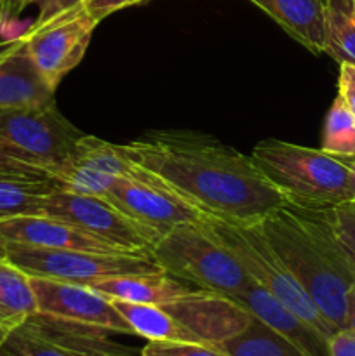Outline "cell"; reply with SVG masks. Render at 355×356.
<instances>
[{
    "label": "cell",
    "instance_id": "6da1fadb",
    "mask_svg": "<svg viewBox=\"0 0 355 356\" xmlns=\"http://www.w3.org/2000/svg\"><path fill=\"white\" fill-rule=\"evenodd\" d=\"M125 155L209 218L230 225H260L289 205L251 155L207 134L150 131L122 145Z\"/></svg>",
    "mask_w": 355,
    "mask_h": 356
},
{
    "label": "cell",
    "instance_id": "7a4b0ae2",
    "mask_svg": "<svg viewBox=\"0 0 355 356\" xmlns=\"http://www.w3.org/2000/svg\"><path fill=\"white\" fill-rule=\"evenodd\" d=\"M260 228L320 313L336 329H345L355 266L334 236L324 209L284 205L267 216Z\"/></svg>",
    "mask_w": 355,
    "mask_h": 356
},
{
    "label": "cell",
    "instance_id": "3957f363",
    "mask_svg": "<svg viewBox=\"0 0 355 356\" xmlns=\"http://www.w3.org/2000/svg\"><path fill=\"white\" fill-rule=\"evenodd\" d=\"M251 156L289 205L320 211L354 200L350 169L340 156L278 139L260 141Z\"/></svg>",
    "mask_w": 355,
    "mask_h": 356
},
{
    "label": "cell",
    "instance_id": "277c9868",
    "mask_svg": "<svg viewBox=\"0 0 355 356\" xmlns=\"http://www.w3.org/2000/svg\"><path fill=\"white\" fill-rule=\"evenodd\" d=\"M150 257L164 273L223 298L254 284L239 259L200 222H184L164 233L150 250Z\"/></svg>",
    "mask_w": 355,
    "mask_h": 356
},
{
    "label": "cell",
    "instance_id": "5b68a950",
    "mask_svg": "<svg viewBox=\"0 0 355 356\" xmlns=\"http://www.w3.org/2000/svg\"><path fill=\"white\" fill-rule=\"evenodd\" d=\"M200 225L239 259L254 284L270 292L327 339L336 332V327L320 313L284 259L268 242L260 225H230L214 218L204 219Z\"/></svg>",
    "mask_w": 355,
    "mask_h": 356
},
{
    "label": "cell",
    "instance_id": "8992f818",
    "mask_svg": "<svg viewBox=\"0 0 355 356\" xmlns=\"http://www.w3.org/2000/svg\"><path fill=\"white\" fill-rule=\"evenodd\" d=\"M82 134L63 117L56 101L42 106L0 108V162L52 176Z\"/></svg>",
    "mask_w": 355,
    "mask_h": 356
},
{
    "label": "cell",
    "instance_id": "52a82bcc",
    "mask_svg": "<svg viewBox=\"0 0 355 356\" xmlns=\"http://www.w3.org/2000/svg\"><path fill=\"white\" fill-rule=\"evenodd\" d=\"M0 256L19 266L30 277L82 285H93L96 282L124 275L164 273L162 268L152 257L132 254L38 249L0 242Z\"/></svg>",
    "mask_w": 355,
    "mask_h": 356
},
{
    "label": "cell",
    "instance_id": "ba28073f",
    "mask_svg": "<svg viewBox=\"0 0 355 356\" xmlns=\"http://www.w3.org/2000/svg\"><path fill=\"white\" fill-rule=\"evenodd\" d=\"M42 214L72 222L120 252L132 256L150 257V250L162 236L150 226L132 219L110 200L94 195L56 190L45 200Z\"/></svg>",
    "mask_w": 355,
    "mask_h": 356
},
{
    "label": "cell",
    "instance_id": "9c48e42d",
    "mask_svg": "<svg viewBox=\"0 0 355 356\" xmlns=\"http://www.w3.org/2000/svg\"><path fill=\"white\" fill-rule=\"evenodd\" d=\"M31 285L37 296V318L51 325L87 334H132L111 299L89 285L38 277H31Z\"/></svg>",
    "mask_w": 355,
    "mask_h": 356
},
{
    "label": "cell",
    "instance_id": "30bf717a",
    "mask_svg": "<svg viewBox=\"0 0 355 356\" xmlns=\"http://www.w3.org/2000/svg\"><path fill=\"white\" fill-rule=\"evenodd\" d=\"M59 188L73 193L104 197L117 179L153 183L159 177L132 162L122 149L96 136L82 134L68 159L52 174Z\"/></svg>",
    "mask_w": 355,
    "mask_h": 356
},
{
    "label": "cell",
    "instance_id": "8fae6325",
    "mask_svg": "<svg viewBox=\"0 0 355 356\" xmlns=\"http://www.w3.org/2000/svg\"><path fill=\"white\" fill-rule=\"evenodd\" d=\"M97 24L82 3L24 31L28 52L52 89H58L61 80L82 61Z\"/></svg>",
    "mask_w": 355,
    "mask_h": 356
},
{
    "label": "cell",
    "instance_id": "7c38bea8",
    "mask_svg": "<svg viewBox=\"0 0 355 356\" xmlns=\"http://www.w3.org/2000/svg\"><path fill=\"white\" fill-rule=\"evenodd\" d=\"M103 198L117 205L132 219L159 232L160 235L178 225L184 222L198 225L209 218L183 197L174 193L160 179L153 183H143V181L120 177L111 184Z\"/></svg>",
    "mask_w": 355,
    "mask_h": 356
},
{
    "label": "cell",
    "instance_id": "4fadbf2b",
    "mask_svg": "<svg viewBox=\"0 0 355 356\" xmlns=\"http://www.w3.org/2000/svg\"><path fill=\"white\" fill-rule=\"evenodd\" d=\"M0 242L19 243V245L38 247V249L124 254L110 243L77 228L72 222L45 214L0 219Z\"/></svg>",
    "mask_w": 355,
    "mask_h": 356
},
{
    "label": "cell",
    "instance_id": "5bb4252c",
    "mask_svg": "<svg viewBox=\"0 0 355 356\" xmlns=\"http://www.w3.org/2000/svg\"><path fill=\"white\" fill-rule=\"evenodd\" d=\"M228 299L261 320L265 325L287 339L306 356H331L327 337L317 332L312 325H308L292 309L282 305L277 298H274L258 284L249 285L246 291L237 292Z\"/></svg>",
    "mask_w": 355,
    "mask_h": 356
},
{
    "label": "cell",
    "instance_id": "9a60e30c",
    "mask_svg": "<svg viewBox=\"0 0 355 356\" xmlns=\"http://www.w3.org/2000/svg\"><path fill=\"white\" fill-rule=\"evenodd\" d=\"M54 92L35 66L24 33L17 35L13 51L0 59V108L42 106L54 101Z\"/></svg>",
    "mask_w": 355,
    "mask_h": 356
},
{
    "label": "cell",
    "instance_id": "2e32d148",
    "mask_svg": "<svg viewBox=\"0 0 355 356\" xmlns=\"http://www.w3.org/2000/svg\"><path fill=\"white\" fill-rule=\"evenodd\" d=\"M58 181L44 170L0 162V219L42 214L45 200Z\"/></svg>",
    "mask_w": 355,
    "mask_h": 356
},
{
    "label": "cell",
    "instance_id": "e0dca14e",
    "mask_svg": "<svg viewBox=\"0 0 355 356\" xmlns=\"http://www.w3.org/2000/svg\"><path fill=\"white\" fill-rule=\"evenodd\" d=\"M312 54L326 51V0H249Z\"/></svg>",
    "mask_w": 355,
    "mask_h": 356
},
{
    "label": "cell",
    "instance_id": "ac0fdd59",
    "mask_svg": "<svg viewBox=\"0 0 355 356\" xmlns=\"http://www.w3.org/2000/svg\"><path fill=\"white\" fill-rule=\"evenodd\" d=\"M111 301L141 302V305L164 306L176 299L184 298L195 289L188 287L178 278L167 273L124 275V277L106 278L89 285Z\"/></svg>",
    "mask_w": 355,
    "mask_h": 356
},
{
    "label": "cell",
    "instance_id": "d6986e66",
    "mask_svg": "<svg viewBox=\"0 0 355 356\" xmlns=\"http://www.w3.org/2000/svg\"><path fill=\"white\" fill-rule=\"evenodd\" d=\"M117 312L131 325L134 336L150 341H174V343H204L195 332L178 318H174L167 309L157 305H141V302L111 301Z\"/></svg>",
    "mask_w": 355,
    "mask_h": 356
},
{
    "label": "cell",
    "instance_id": "ffe728a7",
    "mask_svg": "<svg viewBox=\"0 0 355 356\" xmlns=\"http://www.w3.org/2000/svg\"><path fill=\"white\" fill-rule=\"evenodd\" d=\"M37 296L31 277L0 256V325L13 332L37 316Z\"/></svg>",
    "mask_w": 355,
    "mask_h": 356
},
{
    "label": "cell",
    "instance_id": "44dd1931",
    "mask_svg": "<svg viewBox=\"0 0 355 356\" xmlns=\"http://www.w3.org/2000/svg\"><path fill=\"white\" fill-rule=\"evenodd\" d=\"M219 346L228 356H306L256 316H251L239 334L223 341Z\"/></svg>",
    "mask_w": 355,
    "mask_h": 356
},
{
    "label": "cell",
    "instance_id": "7402d4cb",
    "mask_svg": "<svg viewBox=\"0 0 355 356\" xmlns=\"http://www.w3.org/2000/svg\"><path fill=\"white\" fill-rule=\"evenodd\" d=\"M326 54L355 66V0H326Z\"/></svg>",
    "mask_w": 355,
    "mask_h": 356
},
{
    "label": "cell",
    "instance_id": "603a6c76",
    "mask_svg": "<svg viewBox=\"0 0 355 356\" xmlns=\"http://www.w3.org/2000/svg\"><path fill=\"white\" fill-rule=\"evenodd\" d=\"M0 356H77L65 344L52 339L37 322L28 320L0 344Z\"/></svg>",
    "mask_w": 355,
    "mask_h": 356
},
{
    "label": "cell",
    "instance_id": "cb8c5ba5",
    "mask_svg": "<svg viewBox=\"0 0 355 356\" xmlns=\"http://www.w3.org/2000/svg\"><path fill=\"white\" fill-rule=\"evenodd\" d=\"M320 149L340 159L355 156V118L340 96L333 101L324 120Z\"/></svg>",
    "mask_w": 355,
    "mask_h": 356
},
{
    "label": "cell",
    "instance_id": "d4e9b609",
    "mask_svg": "<svg viewBox=\"0 0 355 356\" xmlns=\"http://www.w3.org/2000/svg\"><path fill=\"white\" fill-rule=\"evenodd\" d=\"M324 216H326L334 236L355 266V200L345 202L336 207L324 209Z\"/></svg>",
    "mask_w": 355,
    "mask_h": 356
},
{
    "label": "cell",
    "instance_id": "484cf974",
    "mask_svg": "<svg viewBox=\"0 0 355 356\" xmlns=\"http://www.w3.org/2000/svg\"><path fill=\"white\" fill-rule=\"evenodd\" d=\"M141 356H228L219 344L211 343H174V341H150L141 350Z\"/></svg>",
    "mask_w": 355,
    "mask_h": 356
},
{
    "label": "cell",
    "instance_id": "4316f807",
    "mask_svg": "<svg viewBox=\"0 0 355 356\" xmlns=\"http://www.w3.org/2000/svg\"><path fill=\"white\" fill-rule=\"evenodd\" d=\"M84 2L86 0H30V6L33 3L38 9V16L33 24L47 23V21L54 19V17L82 6Z\"/></svg>",
    "mask_w": 355,
    "mask_h": 356
},
{
    "label": "cell",
    "instance_id": "83f0119b",
    "mask_svg": "<svg viewBox=\"0 0 355 356\" xmlns=\"http://www.w3.org/2000/svg\"><path fill=\"white\" fill-rule=\"evenodd\" d=\"M145 2H150V0H86L84 7H86L87 14L94 21L101 23L104 17L117 13V10H122L131 6H141Z\"/></svg>",
    "mask_w": 355,
    "mask_h": 356
},
{
    "label": "cell",
    "instance_id": "f1b7e54d",
    "mask_svg": "<svg viewBox=\"0 0 355 356\" xmlns=\"http://www.w3.org/2000/svg\"><path fill=\"white\" fill-rule=\"evenodd\" d=\"M338 96L343 99L350 113L355 118V66L343 63L340 65V79H338Z\"/></svg>",
    "mask_w": 355,
    "mask_h": 356
},
{
    "label": "cell",
    "instance_id": "f546056e",
    "mask_svg": "<svg viewBox=\"0 0 355 356\" xmlns=\"http://www.w3.org/2000/svg\"><path fill=\"white\" fill-rule=\"evenodd\" d=\"M331 356H355V330L338 329L333 336L327 339Z\"/></svg>",
    "mask_w": 355,
    "mask_h": 356
},
{
    "label": "cell",
    "instance_id": "4dcf8cb0",
    "mask_svg": "<svg viewBox=\"0 0 355 356\" xmlns=\"http://www.w3.org/2000/svg\"><path fill=\"white\" fill-rule=\"evenodd\" d=\"M28 6L30 0H0V30L13 26Z\"/></svg>",
    "mask_w": 355,
    "mask_h": 356
},
{
    "label": "cell",
    "instance_id": "1f68e13d",
    "mask_svg": "<svg viewBox=\"0 0 355 356\" xmlns=\"http://www.w3.org/2000/svg\"><path fill=\"white\" fill-rule=\"evenodd\" d=\"M347 327L355 330V284L352 285L347 298Z\"/></svg>",
    "mask_w": 355,
    "mask_h": 356
},
{
    "label": "cell",
    "instance_id": "d6a6232c",
    "mask_svg": "<svg viewBox=\"0 0 355 356\" xmlns=\"http://www.w3.org/2000/svg\"><path fill=\"white\" fill-rule=\"evenodd\" d=\"M17 44V35L16 37H10V38H3V40H0V59L6 58L7 54H9L10 51L14 49V45Z\"/></svg>",
    "mask_w": 355,
    "mask_h": 356
},
{
    "label": "cell",
    "instance_id": "836d02e7",
    "mask_svg": "<svg viewBox=\"0 0 355 356\" xmlns=\"http://www.w3.org/2000/svg\"><path fill=\"white\" fill-rule=\"evenodd\" d=\"M347 162L348 169H350V177H352V193H354V200H355V156L352 159H345Z\"/></svg>",
    "mask_w": 355,
    "mask_h": 356
},
{
    "label": "cell",
    "instance_id": "e575fe53",
    "mask_svg": "<svg viewBox=\"0 0 355 356\" xmlns=\"http://www.w3.org/2000/svg\"><path fill=\"white\" fill-rule=\"evenodd\" d=\"M9 330H6V329H3V327L2 325H0V344H2L3 343V341H6V337L7 336H9Z\"/></svg>",
    "mask_w": 355,
    "mask_h": 356
}]
</instances>
